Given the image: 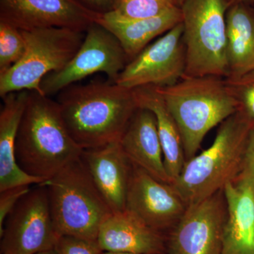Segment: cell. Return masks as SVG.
<instances>
[{
  "label": "cell",
  "instance_id": "277c9868",
  "mask_svg": "<svg viewBox=\"0 0 254 254\" xmlns=\"http://www.w3.org/2000/svg\"><path fill=\"white\" fill-rule=\"evenodd\" d=\"M251 127L237 112L220 124L213 144L186 162L172 185L187 207L237 180Z\"/></svg>",
  "mask_w": 254,
  "mask_h": 254
},
{
  "label": "cell",
  "instance_id": "8fae6325",
  "mask_svg": "<svg viewBox=\"0 0 254 254\" xmlns=\"http://www.w3.org/2000/svg\"><path fill=\"white\" fill-rule=\"evenodd\" d=\"M227 217L223 190L189 205L167 235L168 254H220Z\"/></svg>",
  "mask_w": 254,
  "mask_h": 254
},
{
  "label": "cell",
  "instance_id": "ffe728a7",
  "mask_svg": "<svg viewBox=\"0 0 254 254\" xmlns=\"http://www.w3.org/2000/svg\"><path fill=\"white\" fill-rule=\"evenodd\" d=\"M133 91L138 107L151 110L156 118L164 163L172 185L187 162L181 133L155 86L138 87Z\"/></svg>",
  "mask_w": 254,
  "mask_h": 254
},
{
  "label": "cell",
  "instance_id": "5b68a950",
  "mask_svg": "<svg viewBox=\"0 0 254 254\" xmlns=\"http://www.w3.org/2000/svg\"><path fill=\"white\" fill-rule=\"evenodd\" d=\"M46 188L58 234L97 240L102 224L113 213L81 157L41 183Z\"/></svg>",
  "mask_w": 254,
  "mask_h": 254
},
{
  "label": "cell",
  "instance_id": "d6986e66",
  "mask_svg": "<svg viewBox=\"0 0 254 254\" xmlns=\"http://www.w3.org/2000/svg\"><path fill=\"white\" fill-rule=\"evenodd\" d=\"M223 190L227 217L220 254H254V192L235 182Z\"/></svg>",
  "mask_w": 254,
  "mask_h": 254
},
{
  "label": "cell",
  "instance_id": "9c48e42d",
  "mask_svg": "<svg viewBox=\"0 0 254 254\" xmlns=\"http://www.w3.org/2000/svg\"><path fill=\"white\" fill-rule=\"evenodd\" d=\"M128 63L125 50L113 33L94 23L86 31L84 40L71 61L63 69L43 78L41 90L50 96L99 72L105 73L108 81L116 83Z\"/></svg>",
  "mask_w": 254,
  "mask_h": 254
},
{
  "label": "cell",
  "instance_id": "5bb4252c",
  "mask_svg": "<svg viewBox=\"0 0 254 254\" xmlns=\"http://www.w3.org/2000/svg\"><path fill=\"white\" fill-rule=\"evenodd\" d=\"M81 158L112 211H125L133 163L120 142L83 150Z\"/></svg>",
  "mask_w": 254,
  "mask_h": 254
},
{
  "label": "cell",
  "instance_id": "7402d4cb",
  "mask_svg": "<svg viewBox=\"0 0 254 254\" xmlns=\"http://www.w3.org/2000/svg\"><path fill=\"white\" fill-rule=\"evenodd\" d=\"M26 43L21 30L0 21V74L19 61L24 54Z\"/></svg>",
  "mask_w": 254,
  "mask_h": 254
},
{
  "label": "cell",
  "instance_id": "f546056e",
  "mask_svg": "<svg viewBox=\"0 0 254 254\" xmlns=\"http://www.w3.org/2000/svg\"><path fill=\"white\" fill-rule=\"evenodd\" d=\"M37 254H57L56 251H55V249H53V250L46 251V252H41V253H38Z\"/></svg>",
  "mask_w": 254,
  "mask_h": 254
},
{
  "label": "cell",
  "instance_id": "ba28073f",
  "mask_svg": "<svg viewBox=\"0 0 254 254\" xmlns=\"http://www.w3.org/2000/svg\"><path fill=\"white\" fill-rule=\"evenodd\" d=\"M1 254H37L55 249L60 237L52 215L46 187H31L6 218Z\"/></svg>",
  "mask_w": 254,
  "mask_h": 254
},
{
  "label": "cell",
  "instance_id": "e0dca14e",
  "mask_svg": "<svg viewBox=\"0 0 254 254\" xmlns=\"http://www.w3.org/2000/svg\"><path fill=\"white\" fill-rule=\"evenodd\" d=\"M30 91L9 93L3 97L0 113V191L21 185H36L45 182L31 176L20 168L16 158L18 127Z\"/></svg>",
  "mask_w": 254,
  "mask_h": 254
},
{
  "label": "cell",
  "instance_id": "9a60e30c",
  "mask_svg": "<svg viewBox=\"0 0 254 254\" xmlns=\"http://www.w3.org/2000/svg\"><path fill=\"white\" fill-rule=\"evenodd\" d=\"M103 252L168 254L167 236L125 210L113 213L100 227L97 238Z\"/></svg>",
  "mask_w": 254,
  "mask_h": 254
},
{
  "label": "cell",
  "instance_id": "83f0119b",
  "mask_svg": "<svg viewBox=\"0 0 254 254\" xmlns=\"http://www.w3.org/2000/svg\"><path fill=\"white\" fill-rule=\"evenodd\" d=\"M77 1L88 9L102 14L113 11L115 0H77Z\"/></svg>",
  "mask_w": 254,
  "mask_h": 254
},
{
  "label": "cell",
  "instance_id": "4dcf8cb0",
  "mask_svg": "<svg viewBox=\"0 0 254 254\" xmlns=\"http://www.w3.org/2000/svg\"><path fill=\"white\" fill-rule=\"evenodd\" d=\"M175 1H176V3L177 5H178L179 6H181L182 4H183L184 2H185V0H175Z\"/></svg>",
  "mask_w": 254,
  "mask_h": 254
},
{
  "label": "cell",
  "instance_id": "2e32d148",
  "mask_svg": "<svg viewBox=\"0 0 254 254\" xmlns=\"http://www.w3.org/2000/svg\"><path fill=\"white\" fill-rule=\"evenodd\" d=\"M120 142L133 165L157 180L171 185L164 163L156 118L151 110L138 108Z\"/></svg>",
  "mask_w": 254,
  "mask_h": 254
},
{
  "label": "cell",
  "instance_id": "3957f363",
  "mask_svg": "<svg viewBox=\"0 0 254 254\" xmlns=\"http://www.w3.org/2000/svg\"><path fill=\"white\" fill-rule=\"evenodd\" d=\"M155 88L181 133L187 161L197 155L212 128L238 110L225 78L185 77L173 86Z\"/></svg>",
  "mask_w": 254,
  "mask_h": 254
},
{
  "label": "cell",
  "instance_id": "cb8c5ba5",
  "mask_svg": "<svg viewBox=\"0 0 254 254\" xmlns=\"http://www.w3.org/2000/svg\"><path fill=\"white\" fill-rule=\"evenodd\" d=\"M238 105V112L251 126L254 125V70L238 77L225 78Z\"/></svg>",
  "mask_w": 254,
  "mask_h": 254
},
{
  "label": "cell",
  "instance_id": "4fadbf2b",
  "mask_svg": "<svg viewBox=\"0 0 254 254\" xmlns=\"http://www.w3.org/2000/svg\"><path fill=\"white\" fill-rule=\"evenodd\" d=\"M100 14L77 0H0V21L21 31L65 28L86 32Z\"/></svg>",
  "mask_w": 254,
  "mask_h": 254
},
{
  "label": "cell",
  "instance_id": "603a6c76",
  "mask_svg": "<svg viewBox=\"0 0 254 254\" xmlns=\"http://www.w3.org/2000/svg\"><path fill=\"white\" fill-rule=\"evenodd\" d=\"M179 6L175 0H115L113 12L127 18L154 17Z\"/></svg>",
  "mask_w": 254,
  "mask_h": 254
},
{
  "label": "cell",
  "instance_id": "484cf974",
  "mask_svg": "<svg viewBox=\"0 0 254 254\" xmlns=\"http://www.w3.org/2000/svg\"><path fill=\"white\" fill-rule=\"evenodd\" d=\"M234 182L250 187L254 192V125L247 138L240 173Z\"/></svg>",
  "mask_w": 254,
  "mask_h": 254
},
{
  "label": "cell",
  "instance_id": "8992f818",
  "mask_svg": "<svg viewBox=\"0 0 254 254\" xmlns=\"http://www.w3.org/2000/svg\"><path fill=\"white\" fill-rule=\"evenodd\" d=\"M180 8L186 54L185 77H228L225 0H185Z\"/></svg>",
  "mask_w": 254,
  "mask_h": 254
},
{
  "label": "cell",
  "instance_id": "6da1fadb",
  "mask_svg": "<svg viewBox=\"0 0 254 254\" xmlns=\"http://www.w3.org/2000/svg\"><path fill=\"white\" fill-rule=\"evenodd\" d=\"M66 128L83 150L120 141L139 108L133 89L111 81L66 87L58 99Z\"/></svg>",
  "mask_w": 254,
  "mask_h": 254
},
{
  "label": "cell",
  "instance_id": "d4e9b609",
  "mask_svg": "<svg viewBox=\"0 0 254 254\" xmlns=\"http://www.w3.org/2000/svg\"><path fill=\"white\" fill-rule=\"evenodd\" d=\"M55 250L58 254H103L98 241L61 235Z\"/></svg>",
  "mask_w": 254,
  "mask_h": 254
},
{
  "label": "cell",
  "instance_id": "44dd1931",
  "mask_svg": "<svg viewBox=\"0 0 254 254\" xmlns=\"http://www.w3.org/2000/svg\"><path fill=\"white\" fill-rule=\"evenodd\" d=\"M226 22L228 77H238L254 70V6H230L227 10Z\"/></svg>",
  "mask_w": 254,
  "mask_h": 254
},
{
  "label": "cell",
  "instance_id": "7a4b0ae2",
  "mask_svg": "<svg viewBox=\"0 0 254 254\" xmlns=\"http://www.w3.org/2000/svg\"><path fill=\"white\" fill-rule=\"evenodd\" d=\"M83 151L68 132L58 101L30 91L16 139L20 168L46 181L81 158Z\"/></svg>",
  "mask_w": 254,
  "mask_h": 254
},
{
  "label": "cell",
  "instance_id": "f1b7e54d",
  "mask_svg": "<svg viewBox=\"0 0 254 254\" xmlns=\"http://www.w3.org/2000/svg\"><path fill=\"white\" fill-rule=\"evenodd\" d=\"M227 9L233 5L244 4L250 5L254 7V0H225Z\"/></svg>",
  "mask_w": 254,
  "mask_h": 254
},
{
  "label": "cell",
  "instance_id": "4316f807",
  "mask_svg": "<svg viewBox=\"0 0 254 254\" xmlns=\"http://www.w3.org/2000/svg\"><path fill=\"white\" fill-rule=\"evenodd\" d=\"M31 189V185H21L0 191V233L5 220L23 195Z\"/></svg>",
  "mask_w": 254,
  "mask_h": 254
},
{
  "label": "cell",
  "instance_id": "ac0fdd59",
  "mask_svg": "<svg viewBox=\"0 0 254 254\" xmlns=\"http://www.w3.org/2000/svg\"><path fill=\"white\" fill-rule=\"evenodd\" d=\"M180 6L154 17L127 18L113 11L100 15L96 23L108 29L118 40L128 62L146 48L151 42L182 23Z\"/></svg>",
  "mask_w": 254,
  "mask_h": 254
},
{
  "label": "cell",
  "instance_id": "1f68e13d",
  "mask_svg": "<svg viewBox=\"0 0 254 254\" xmlns=\"http://www.w3.org/2000/svg\"><path fill=\"white\" fill-rule=\"evenodd\" d=\"M103 254H130V253H113V252H104Z\"/></svg>",
  "mask_w": 254,
  "mask_h": 254
},
{
  "label": "cell",
  "instance_id": "30bf717a",
  "mask_svg": "<svg viewBox=\"0 0 254 254\" xmlns=\"http://www.w3.org/2000/svg\"><path fill=\"white\" fill-rule=\"evenodd\" d=\"M183 25L160 36L128 62L116 83L130 89L152 86L168 87L185 77L186 54Z\"/></svg>",
  "mask_w": 254,
  "mask_h": 254
},
{
  "label": "cell",
  "instance_id": "52a82bcc",
  "mask_svg": "<svg viewBox=\"0 0 254 254\" xmlns=\"http://www.w3.org/2000/svg\"><path fill=\"white\" fill-rule=\"evenodd\" d=\"M26 49L21 59L0 74V95L21 91L43 94L41 82L47 75L63 69L81 47L86 32L65 28L21 31Z\"/></svg>",
  "mask_w": 254,
  "mask_h": 254
},
{
  "label": "cell",
  "instance_id": "7c38bea8",
  "mask_svg": "<svg viewBox=\"0 0 254 254\" xmlns=\"http://www.w3.org/2000/svg\"><path fill=\"white\" fill-rule=\"evenodd\" d=\"M187 208L173 185L157 180L133 164L127 191V211L167 236Z\"/></svg>",
  "mask_w": 254,
  "mask_h": 254
}]
</instances>
